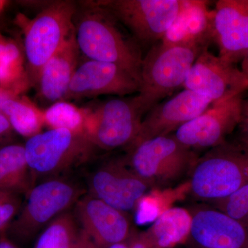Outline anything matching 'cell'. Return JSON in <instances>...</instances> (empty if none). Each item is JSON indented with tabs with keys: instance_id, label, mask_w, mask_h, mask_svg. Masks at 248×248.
I'll list each match as a JSON object with an SVG mask.
<instances>
[{
	"instance_id": "6da1fadb",
	"label": "cell",
	"mask_w": 248,
	"mask_h": 248,
	"mask_svg": "<svg viewBox=\"0 0 248 248\" xmlns=\"http://www.w3.org/2000/svg\"><path fill=\"white\" fill-rule=\"evenodd\" d=\"M81 5L74 19L80 53L89 60L117 65L140 84L143 58L138 44L120 30L117 21L106 10L92 1Z\"/></svg>"
},
{
	"instance_id": "7a4b0ae2",
	"label": "cell",
	"mask_w": 248,
	"mask_h": 248,
	"mask_svg": "<svg viewBox=\"0 0 248 248\" xmlns=\"http://www.w3.org/2000/svg\"><path fill=\"white\" fill-rule=\"evenodd\" d=\"M77 11L76 4L71 1H55L44 6L32 19L17 15L16 24L24 35L31 86L36 88L42 68L75 31Z\"/></svg>"
},
{
	"instance_id": "3957f363",
	"label": "cell",
	"mask_w": 248,
	"mask_h": 248,
	"mask_svg": "<svg viewBox=\"0 0 248 248\" xmlns=\"http://www.w3.org/2000/svg\"><path fill=\"white\" fill-rule=\"evenodd\" d=\"M209 45L155 44L142 60L137 97L145 115L178 88L184 87L192 65Z\"/></svg>"
},
{
	"instance_id": "277c9868",
	"label": "cell",
	"mask_w": 248,
	"mask_h": 248,
	"mask_svg": "<svg viewBox=\"0 0 248 248\" xmlns=\"http://www.w3.org/2000/svg\"><path fill=\"white\" fill-rule=\"evenodd\" d=\"M192 195L211 203L248 184V151L226 141L199 156L190 174Z\"/></svg>"
},
{
	"instance_id": "5b68a950",
	"label": "cell",
	"mask_w": 248,
	"mask_h": 248,
	"mask_svg": "<svg viewBox=\"0 0 248 248\" xmlns=\"http://www.w3.org/2000/svg\"><path fill=\"white\" fill-rule=\"evenodd\" d=\"M84 190L75 183L52 178L35 186L6 231L14 243L27 244L60 215L78 203Z\"/></svg>"
},
{
	"instance_id": "8992f818",
	"label": "cell",
	"mask_w": 248,
	"mask_h": 248,
	"mask_svg": "<svg viewBox=\"0 0 248 248\" xmlns=\"http://www.w3.org/2000/svg\"><path fill=\"white\" fill-rule=\"evenodd\" d=\"M124 158L134 173L151 187H168L190 174L199 157L183 146L172 134L146 140L128 147Z\"/></svg>"
},
{
	"instance_id": "52a82bcc",
	"label": "cell",
	"mask_w": 248,
	"mask_h": 248,
	"mask_svg": "<svg viewBox=\"0 0 248 248\" xmlns=\"http://www.w3.org/2000/svg\"><path fill=\"white\" fill-rule=\"evenodd\" d=\"M94 148L84 133L66 129H49L24 145L32 175L51 177L89 159Z\"/></svg>"
},
{
	"instance_id": "ba28073f",
	"label": "cell",
	"mask_w": 248,
	"mask_h": 248,
	"mask_svg": "<svg viewBox=\"0 0 248 248\" xmlns=\"http://www.w3.org/2000/svg\"><path fill=\"white\" fill-rule=\"evenodd\" d=\"M144 115L137 96L110 99L89 108L85 135L101 149L128 148L138 136Z\"/></svg>"
},
{
	"instance_id": "9c48e42d",
	"label": "cell",
	"mask_w": 248,
	"mask_h": 248,
	"mask_svg": "<svg viewBox=\"0 0 248 248\" xmlns=\"http://www.w3.org/2000/svg\"><path fill=\"white\" fill-rule=\"evenodd\" d=\"M93 3L128 28L137 40L155 45L177 18L184 0H95Z\"/></svg>"
},
{
	"instance_id": "30bf717a",
	"label": "cell",
	"mask_w": 248,
	"mask_h": 248,
	"mask_svg": "<svg viewBox=\"0 0 248 248\" xmlns=\"http://www.w3.org/2000/svg\"><path fill=\"white\" fill-rule=\"evenodd\" d=\"M243 100V94H239L214 103L202 115L178 128L173 136L195 153L219 146L239 126Z\"/></svg>"
},
{
	"instance_id": "8fae6325",
	"label": "cell",
	"mask_w": 248,
	"mask_h": 248,
	"mask_svg": "<svg viewBox=\"0 0 248 248\" xmlns=\"http://www.w3.org/2000/svg\"><path fill=\"white\" fill-rule=\"evenodd\" d=\"M184 88L214 104L243 94L248 90V83L241 70L209 51L208 46L192 65Z\"/></svg>"
},
{
	"instance_id": "7c38bea8",
	"label": "cell",
	"mask_w": 248,
	"mask_h": 248,
	"mask_svg": "<svg viewBox=\"0 0 248 248\" xmlns=\"http://www.w3.org/2000/svg\"><path fill=\"white\" fill-rule=\"evenodd\" d=\"M89 185L90 195L125 213L135 210L151 187L129 169L124 159L103 164L93 173Z\"/></svg>"
},
{
	"instance_id": "4fadbf2b",
	"label": "cell",
	"mask_w": 248,
	"mask_h": 248,
	"mask_svg": "<svg viewBox=\"0 0 248 248\" xmlns=\"http://www.w3.org/2000/svg\"><path fill=\"white\" fill-rule=\"evenodd\" d=\"M140 84L128 72L108 62L88 60L77 68L63 100L100 95L124 97L139 93Z\"/></svg>"
},
{
	"instance_id": "5bb4252c",
	"label": "cell",
	"mask_w": 248,
	"mask_h": 248,
	"mask_svg": "<svg viewBox=\"0 0 248 248\" xmlns=\"http://www.w3.org/2000/svg\"><path fill=\"white\" fill-rule=\"evenodd\" d=\"M76 218L91 248H107L124 242L131 236L126 214L91 195L76 204Z\"/></svg>"
},
{
	"instance_id": "9a60e30c",
	"label": "cell",
	"mask_w": 248,
	"mask_h": 248,
	"mask_svg": "<svg viewBox=\"0 0 248 248\" xmlns=\"http://www.w3.org/2000/svg\"><path fill=\"white\" fill-rule=\"evenodd\" d=\"M213 104L208 98L184 89L169 100L156 104L147 112L142 120L138 136L130 146L174 133L184 124L202 115Z\"/></svg>"
},
{
	"instance_id": "2e32d148",
	"label": "cell",
	"mask_w": 248,
	"mask_h": 248,
	"mask_svg": "<svg viewBox=\"0 0 248 248\" xmlns=\"http://www.w3.org/2000/svg\"><path fill=\"white\" fill-rule=\"evenodd\" d=\"M213 13L212 40L218 56L234 64L248 50V0H219Z\"/></svg>"
},
{
	"instance_id": "e0dca14e",
	"label": "cell",
	"mask_w": 248,
	"mask_h": 248,
	"mask_svg": "<svg viewBox=\"0 0 248 248\" xmlns=\"http://www.w3.org/2000/svg\"><path fill=\"white\" fill-rule=\"evenodd\" d=\"M189 236L201 248H248V227L215 208L190 212Z\"/></svg>"
},
{
	"instance_id": "ac0fdd59",
	"label": "cell",
	"mask_w": 248,
	"mask_h": 248,
	"mask_svg": "<svg viewBox=\"0 0 248 248\" xmlns=\"http://www.w3.org/2000/svg\"><path fill=\"white\" fill-rule=\"evenodd\" d=\"M79 53L74 31L42 68L36 86L41 101L51 105L63 100L79 66Z\"/></svg>"
},
{
	"instance_id": "d6986e66",
	"label": "cell",
	"mask_w": 248,
	"mask_h": 248,
	"mask_svg": "<svg viewBox=\"0 0 248 248\" xmlns=\"http://www.w3.org/2000/svg\"><path fill=\"white\" fill-rule=\"evenodd\" d=\"M208 4L202 0H184L177 18L161 42L168 45H209L214 13Z\"/></svg>"
},
{
	"instance_id": "ffe728a7",
	"label": "cell",
	"mask_w": 248,
	"mask_h": 248,
	"mask_svg": "<svg viewBox=\"0 0 248 248\" xmlns=\"http://www.w3.org/2000/svg\"><path fill=\"white\" fill-rule=\"evenodd\" d=\"M192 215L180 207L165 210L156 218L148 232L140 235L149 248H170L189 237Z\"/></svg>"
},
{
	"instance_id": "44dd1931",
	"label": "cell",
	"mask_w": 248,
	"mask_h": 248,
	"mask_svg": "<svg viewBox=\"0 0 248 248\" xmlns=\"http://www.w3.org/2000/svg\"><path fill=\"white\" fill-rule=\"evenodd\" d=\"M0 87L22 95L31 87L23 44L0 32Z\"/></svg>"
},
{
	"instance_id": "7402d4cb",
	"label": "cell",
	"mask_w": 248,
	"mask_h": 248,
	"mask_svg": "<svg viewBox=\"0 0 248 248\" xmlns=\"http://www.w3.org/2000/svg\"><path fill=\"white\" fill-rule=\"evenodd\" d=\"M32 179L24 145L13 143L0 148V190L27 195Z\"/></svg>"
},
{
	"instance_id": "603a6c76",
	"label": "cell",
	"mask_w": 248,
	"mask_h": 248,
	"mask_svg": "<svg viewBox=\"0 0 248 248\" xmlns=\"http://www.w3.org/2000/svg\"><path fill=\"white\" fill-rule=\"evenodd\" d=\"M1 112L6 116L15 133L28 140L42 133L45 125L44 110L24 95L5 102Z\"/></svg>"
},
{
	"instance_id": "cb8c5ba5",
	"label": "cell",
	"mask_w": 248,
	"mask_h": 248,
	"mask_svg": "<svg viewBox=\"0 0 248 248\" xmlns=\"http://www.w3.org/2000/svg\"><path fill=\"white\" fill-rule=\"evenodd\" d=\"M81 229L69 211L55 218L41 232L34 248H79Z\"/></svg>"
},
{
	"instance_id": "d4e9b609",
	"label": "cell",
	"mask_w": 248,
	"mask_h": 248,
	"mask_svg": "<svg viewBox=\"0 0 248 248\" xmlns=\"http://www.w3.org/2000/svg\"><path fill=\"white\" fill-rule=\"evenodd\" d=\"M89 108H79L68 101L53 103L44 110L45 125L50 129H66L84 133Z\"/></svg>"
},
{
	"instance_id": "484cf974",
	"label": "cell",
	"mask_w": 248,
	"mask_h": 248,
	"mask_svg": "<svg viewBox=\"0 0 248 248\" xmlns=\"http://www.w3.org/2000/svg\"><path fill=\"white\" fill-rule=\"evenodd\" d=\"M213 204L215 208L248 227V184L224 200Z\"/></svg>"
},
{
	"instance_id": "4316f807",
	"label": "cell",
	"mask_w": 248,
	"mask_h": 248,
	"mask_svg": "<svg viewBox=\"0 0 248 248\" xmlns=\"http://www.w3.org/2000/svg\"><path fill=\"white\" fill-rule=\"evenodd\" d=\"M164 200L155 192L147 193L140 199L135 207V220L140 225L154 222L167 209L164 208Z\"/></svg>"
},
{
	"instance_id": "83f0119b",
	"label": "cell",
	"mask_w": 248,
	"mask_h": 248,
	"mask_svg": "<svg viewBox=\"0 0 248 248\" xmlns=\"http://www.w3.org/2000/svg\"><path fill=\"white\" fill-rule=\"evenodd\" d=\"M22 208L19 195L0 190V232H6Z\"/></svg>"
},
{
	"instance_id": "f1b7e54d",
	"label": "cell",
	"mask_w": 248,
	"mask_h": 248,
	"mask_svg": "<svg viewBox=\"0 0 248 248\" xmlns=\"http://www.w3.org/2000/svg\"><path fill=\"white\" fill-rule=\"evenodd\" d=\"M236 129L238 130L237 140L234 143L248 151V98L243 100L241 122Z\"/></svg>"
},
{
	"instance_id": "f546056e",
	"label": "cell",
	"mask_w": 248,
	"mask_h": 248,
	"mask_svg": "<svg viewBox=\"0 0 248 248\" xmlns=\"http://www.w3.org/2000/svg\"><path fill=\"white\" fill-rule=\"evenodd\" d=\"M15 131L6 116L0 112V148L13 143Z\"/></svg>"
},
{
	"instance_id": "4dcf8cb0",
	"label": "cell",
	"mask_w": 248,
	"mask_h": 248,
	"mask_svg": "<svg viewBox=\"0 0 248 248\" xmlns=\"http://www.w3.org/2000/svg\"><path fill=\"white\" fill-rule=\"evenodd\" d=\"M18 96L20 95H17L16 93L0 87V112H1V108H2L5 102H7L9 99H13V98L18 97Z\"/></svg>"
},
{
	"instance_id": "1f68e13d",
	"label": "cell",
	"mask_w": 248,
	"mask_h": 248,
	"mask_svg": "<svg viewBox=\"0 0 248 248\" xmlns=\"http://www.w3.org/2000/svg\"><path fill=\"white\" fill-rule=\"evenodd\" d=\"M0 248H19L14 241L8 237L6 232H0Z\"/></svg>"
},
{
	"instance_id": "d6a6232c",
	"label": "cell",
	"mask_w": 248,
	"mask_h": 248,
	"mask_svg": "<svg viewBox=\"0 0 248 248\" xmlns=\"http://www.w3.org/2000/svg\"><path fill=\"white\" fill-rule=\"evenodd\" d=\"M240 70L242 72L248 83V50L241 60V68Z\"/></svg>"
},
{
	"instance_id": "836d02e7",
	"label": "cell",
	"mask_w": 248,
	"mask_h": 248,
	"mask_svg": "<svg viewBox=\"0 0 248 248\" xmlns=\"http://www.w3.org/2000/svg\"><path fill=\"white\" fill-rule=\"evenodd\" d=\"M10 4H11V1L8 0H0V20Z\"/></svg>"
},
{
	"instance_id": "e575fe53",
	"label": "cell",
	"mask_w": 248,
	"mask_h": 248,
	"mask_svg": "<svg viewBox=\"0 0 248 248\" xmlns=\"http://www.w3.org/2000/svg\"><path fill=\"white\" fill-rule=\"evenodd\" d=\"M107 248H129L128 244H127L126 241L124 242L117 243V244H112L111 246H108Z\"/></svg>"
},
{
	"instance_id": "d590c367",
	"label": "cell",
	"mask_w": 248,
	"mask_h": 248,
	"mask_svg": "<svg viewBox=\"0 0 248 248\" xmlns=\"http://www.w3.org/2000/svg\"><path fill=\"white\" fill-rule=\"evenodd\" d=\"M79 248H91V246H90V244H89V242H88L87 240L86 239V238L84 237L82 232H81V241Z\"/></svg>"
}]
</instances>
